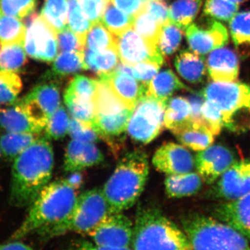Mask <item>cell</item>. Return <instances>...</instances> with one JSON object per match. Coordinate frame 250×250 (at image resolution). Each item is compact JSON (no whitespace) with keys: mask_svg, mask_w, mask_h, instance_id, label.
I'll return each instance as SVG.
<instances>
[{"mask_svg":"<svg viewBox=\"0 0 250 250\" xmlns=\"http://www.w3.org/2000/svg\"><path fill=\"white\" fill-rule=\"evenodd\" d=\"M78 196L77 190L65 179L47 184L29 206L27 216L9 241H18L31 235H36L42 240L61 236Z\"/></svg>","mask_w":250,"mask_h":250,"instance_id":"1","label":"cell"},{"mask_svg":"<svg viewBox=\"0 0 250 250\" xmlns=\"http://www.w3.org/2000/svg\"><path fill=\"white\" fill-rule=\"evenodd\" d=\"M54 151L47 138L40 137L14 159L9 202L18 208L29 207L49 184L54 167Z\"/></svg>","mask_w":250,"mask_h":250,"instance_id":"2","label":"cell"},{"mask_svg":"<svg viewBox=\"0 0 250 250\" xmlns=\"http://www.w3.org/2000/svg\"><path fill=\"white\" fill-rule=\"evenodd\" d=\"M149 169L147 156L142 151L122 158L103 190L113 212L124 211L136 203L144 190Z\"/></svg>","mask_w":250,"mask_h":250,"instance_id":"3","label":"cell"},{"mask_svg":"<svg viewBox=\"0 0 250 250\" xmlns=\"http://www.w3.org/2000/svg\"><path fill=\"white\" fill-rule=\"evenodd\" d=\"M132 250H189L183 230L154 207L139 208L134 224Z\"/></svg>","mask_w":250,"mask_h":250,"instance_id":"4","label":"cell"},{"mask_svg":"<svg viewBox=\"0 0 250 250\" xmlns=\"http://www.w3.org/2000/svg\"><path fill=\"white\" fill-rule=\"evenodd\" d=\"M182 225L192 250H250L243 233L218 219L190 213Z\"/></svg>","mask_w":250,"mask_h":250,"instance_id":"5","label":"cell"},{"mask_svg":"<svg viewBox=\"0 0 250 250\" xmlns=\"http://www.w3.org/2000/svg\"><path fill=\"white\" fill-rule=\"evenodd\" d=\"M201 95L215 105L223 118L224 127L236 134L250 130V86L238 82H212Z\"/></svg>","mask_w":250,"mask_h":250,"instance_id":"6","label":"cell"},{"mask_svg":"<svg viewBox=\"0 0 250 250\" xmlns=\"http://www.w3.org/2000/svg\"><path fill=\"white\" fill-rule=\"evenodd\" d=\"M93 102L94 126L102 138L119 136L126 131L133 110L117 96L106 82L97 80Z\"/></svg>","mask_w":250,"mask_h":250,"instance_id":"7","label":"cell"},{"mask_svg":"<svg viewBox=\"0 0 250 250\" xmlns=\"http://www.w3.org/2000/svg\"><path fill=\"white\" fill-rule=\"evenodd\" d=\"M112 210L103 190L94 188L79 195L71 216L62 227L61 236L68 232L87 235L93 231Z\"/></svg>","mask_w":250,"mask_h":250,"instance_id":"8","label":"cell"},{"mask_svg":"<svg viewBox=\"0 0 250 250\" xmlns=\"http://www.w3.org/2000/svg\"><path fill=\"white\" fill-rule=\"evenodd\" d=\"M167 101L147 94L141 97L133 110L126 128L131 139L147 144L160 134L165 127L164 116Z\"/></svg>","mask_w":250,"mask_h":250,"instance_id":"9","label":"cell"},{"mask_svg":"<svg viewBox=\"0 0 250 250\" xmlns=\"http://www.w3.org/2000/svg\"><path fill=\"white\" fill-rule=\"evenodd\" d=\"M24 48L29 57L41 62H52L57 57V32L41 15L34 14L29 21Z\"/></svg>","mask_w":250,"mask_h":250,"instance_id":"10","label":"cell"},{"mask_svg":"<svg viewBox=\"0 0 250 250\" xmlns=\"http://www.w3.org/2000/svg\"><path fill=\"white\" fill-rule=\"evenodd\" d=\"M134 224L123 212L111 213L88 235L96 246L111 248H131Z\"/></svg>","mask_w":250,"mask_h":250,"instance_id":"11","label":"cell"},{"mask_svg":"<svg viewBox=\"0 0 250 250\" xmlns=\"http://www.w3.org/2000/svg\"><path fill=\"white\" fill-rule=\"evenodd\" d=\"M116 36V47L123 63L134 65L141 62L164 63V55L157 46L148 42L131 27Z\"/></svg>","mask_w":250,"mask_h":250,"instance_id":"12","label":"cell"},{"mask_svg":"<svg viewBox=\"0 0 250 250\" xmlns=\"http://www.w3.org/2000/svg\"><path fill=\"white\" fill-rule=\"evenodd\" d=\"M212 196L232 202L250 192V160L236 161L215 182Z\"/></svg>","mask_w":250,"mask_h":250,"instance_id":"13","label":"cell"},{"mask_svg":"<svg viewBox=\"0 0 250 250\" xmlns=\"http://www.w3.org/2000/svg\"><path fill=\"white\" fill-rule=\"evenodd\" d=\"M195 160L197 172L208 185L214 184L237 161L231 149L219 144L198 152Z\"/></svg>","mask_w":250,"mask_h":250,"instance_id":"14","label":"cell"},{"mask_svg":"<svg viewBox=\"0 0 250 250\" xmlns=\"http://www.w3.org/2000/svg\"><path fill=\"white\" fill-rule=\"evenodd\" d=\"M16 103L25 106L45 129L49 118L61 106L60 92L57 85L42 83Z\"/></svg>","mask_w":250,"mask_h":250,"instance_id":"15","label":"cell"},{"mask_svg":"<svg viewBox=\"0 0 250 250\" xmlns=\"http://www.w3.org/2000/svg\"><path fill=\"white\" fill-rule=\"evenodd\" d=\"M152 164L156 170L169 175L192 172L195 160L185 146L170 142L157 149L153 156Z\"/></svg>","mask_w":250,"mask_h":250,"instance_id":"16","label":"cell"},{"mask_svg":"<svg viewBox=\"0 0 250 250\" xmlns=\"http://www.w3.org/2000/svg\"><path fill=\"white\" fill-rule=\"evenodd\" d=\"M186 36L192 52L201 56L223 47L229 42L228 29L217 21L210 22L207 28L191 24L186 29Z\"/></svg>","mask_w":250,"mask_h":250,"instance_id":"17","label":"cell"},{"mask_svg":"<svg viewBox=\"0 0 250 250\" xmlns=\"http://www.w3.org/2000/svg\"><path fill=\"white\" fill-rule=\"evenodd\" d=\"M215 218L228 224L250 238V192L232 202H225L215 207Z\"/></svg>","mask_w":250,"mask_h":250,"instance_id":"18","label":"cell"},{"mask_svg":"<svg viewBox=\"0 0 250 250\" xmlns=\"http://www.w3.org/2000/svg\"><path fill=\"white\" fill-rule=\"evenodd\" d=\"M104 155L96 145L72 139L67 145L64 158V170L71 172L99 165Z\"/></svg>","mask_w":250,"mask_h":250,"instance_id":"19","label":"cell"},{"mask_svg":"<svg viewBox=\"0 0 250 250\" xmlns=\"http://www.w3.org/2000/svg\"><path fill=\"white\" fill-rule=\"evenodd\" d=\"M98 80L106 82L117 96L132 110L141 97L147 92V85L129 75L116 70L100 75Z\"/></svg>","mask_w":250,"mask_h":250,"instance_id":"20","label":"cell"},{"mask_svg":"<svg viewBox=\"0 0 250 250\" xmlns=\"http://www.w3.org/2000/svg\"><path fill=\"white\" fill-rule=\"evenodd\" d=\"M207 72L215 82H236L239 74V61L231 49L220 47L210 52L207 62Z\"/></svg>","mask_w":250,"mask_h":250,"instance_id":"21","label":"cell"},{"mask_svg":"<svg viewBox=\"0 0 250 250\" xmlns=\"http://www.w3.org/2000/svg\"><path fill=\"white\" fill-rule=\"evenodd\" d=\"M0 126L6 132L41 134L44 131L29 110L18 103L0 111Z\"/></svg>","mask_w":250,"mask_h":250,"instance_id":"22","label":"cell"},{"mask_svg":"<svg viewBox=\"0 0 250 250\" xmlns=\"http://www.w3.org/2000/svg\"><path fill=\"white\" fill-rule=\"evenodd\" d=\"M172 133L184 146L197 152L207 149L214 142L215 136L209 130L192 121Z\"/></svg>","mask_w":250,"mask_h":250,"instance_id":"23","label":"cell"},{"mask_svg":"<svg viewBox=\"0 0 250 250\" xmlns=\"http://www.w3.org/2000/svg\"><path fill=\"white\" fill-rule=\"evenodd\" d=\"M203 180L198 172L169 174L165 179L166 191L171 198L195 195L201 190Z\"/></svg>","mask_w":250,"mask_h":250,"instance_id":"24","label":"cell"},{"mask_svg":"<svg viewBox=\"0 0 250 250\" xmlns=\"http://www.w3.org/2000/svg\"><path fill=\"white\" fill-rule=\"evenodd\" d=\"M174 66L184 80L192 83L202 82L207 72L204 57L188 50L182 51L176 57Z\"/></svg>","mask_w":250,"mask_h":250,"instance_id":"25","label":"cell"},{"mask_svg":"<svg viewBox=\"0 0 250 250\" xmlns=\"http://www.w3.org/2000/svg\"><path fill=\"white\" fill-rule=\"evenodd\" d=\"M172 70H165L158 72L147 85L146 94L159 100L167 101L171 95L180 90H188Z\"/></svg>","mask_w":250,"mask_h":250,"instance_id":"26","label":"cell"},{"mask_svg":"<svg viewBox=\"0 0 250 250\" xmlns=\"http://www.w3.org/2000/svg\"><path fill=\"white\" fill-rule=\"evenodd\" d=\"M192 122L191 106L188 98H170L166 103L164 126L171 131Z\"/></svg>","mask_w":250,"mask_h":250,"instance_id":"27","label":"cell"},{"mask_svg":"<svg viewBox=\"0 0 250 250\" xmlns=\"http://www.w3.org/2000/svg\"><path fill=\"white\" fill-rule=\"evenodd\" d=\"M119 55L117 48H111L93 52L85 48L83 51V62L85 70H91L99 76L110 73L118 65Z\"/></svg>","mask_w":250,"mask_h":250,"instance_id":"28","label":"cell"},{"mask_svg":"<svg viewBox=\"0 0 250 250\" xmlns=\"http://www.w3.org/2000/svg\"><path fill=\"white\" fill-rule=\"evenodd\" d=\"M39 135L34 133L6 132L0 139L1 153L7 159H15L39 139L41 137Z\"/></svg>","mask_w":250,"mask_h":250,"instance_id":"29","label":"cell"},{"mask_svg":"<svg viewBox=\"0 0 250 250\" xmlns=\"http://www.w3.org/2000/svg\"><path fill=\"white\" fill-rule=\"evenodd\" d=\"M202 0H177L170 7V22L184 31L196 18Z\"/></svg>","mask_w":250,"mask_h":250,"instance_id":"30","label":"cell"},{"mask_svg":"<svg viewBox=\"0 0 250 250\" xmlns=\"http://www.w3.org/2000/svg\"><path fill=\"white\" fill-rule=\"evenodd\" d=\"M26 32L27 27L21 19L0 12V45H24Z\"/></svg>","mask_w":250,"mask_h":250,"instance_id":"31","label":"cell"},{"mask_svg":"<svg viewBox=\"0 0 250 250\" xmlns=\"http://www.w3.org/2000/svg\"><path fill=\"white\" fill-rule=\"evenodd\" d=\"M68 9L67 0H45L41 15L58 33L68 27Z\"/></svg>","mask_w":250,"mask_h":250,"instance_id":"32","label":"cell"},{"mask_svg":"<svg viewBox=\"0 0 250 250\" xmlns=\"http://www.w3.org/2000/svg\"><path fill=\"white\" fill-rule=\"evenodd\" d=\"M85 70L83 52H61L54 59L51 75L66 76Z\"/></svg>","mask_w":250,"mask_h":250,"instance_id":"33","label":"cell"},{"mask_svg":"<svg viewBox=\"0 0 250 250\" xmlns=\"http://www.w3.org/2000/svg\"><path fill=\"white\" fill-rule=\"evenodd\" d=\"M85 48L100 52L117 48L116 36L108 30L101 22L92 24L85 39Z\"/></svg>","mask_w":250,"mask_h":250,"instance_id":"34","label":"cell"},{"mask_svg":"<svg viewBox=\"0 0 250 250\" xmlns=\"http://www.w3.org/2000/svg\"><path fill=\"white\" fill-rule=\"evenodd\" d=\"M100 22L113 35L119 36L132 27L134 18L118 9L110 1Z\"/></svg>","mask_w":250,"mask_h":250,"instance_id":"35","label":"cell"},{"mask_svg":"<svg viewBox=\"0 0 250 250\" xmlns=\"http://www.w3.org/2000/svg\"><path fill=\"white\" fill-rule=\"evenodd\" d=\"M132 27L148 42L159 47V36L162 26L156 22L145 9L134 18Z\"/></svg>","mask_w":250,"mask_h":250,"instance_id":"36","label":"cell"},{"mask_svg":"<svg viewBox=\"0 0 250 250\" xmlns=\"http://www.w3.org/2000/svg\"><path fill=\"white\" fill-rule=\"evenodd\" d=\"M22 89V80L17 72L0 70V104H14Z\"/></svg>","mask_w":250,"mask_h":250,"instance_id":"37","label":"cell"},{"mask_svg":"<svg viewBox=\"0 0 250 250\" xmlns=\"http://www.w3.org/2000/svg\"><path fill=\"white\" fill-rule=\"evenodd\" d=\"M27 52L23 44L1 46L0 70L17 72L25 64Z\"/></svg>","mask_w":250,"mask_h":250,"instance_id":"38","label":"cell"},{"mask_svg":"<svg viewBox=\"0 0 250 250\" xmlns=\"http://www.w3.org/2000/svg\"><path fill=\"white\" fill-rule=\"evenodd\" d=\"M64 101L71 118L94 126L95 106L93 100H83L64 95Z\"/></svg>","mask_w":250,"mask_h":250,"instance_id":"39","label":"cell"},{"mask_svg":"<svg viewBox=\"0 0 250 250\" xmlns=\"http://www.w3.org/2000/svg\"><path fill=\"white\" fill-rule=\"evenodd\" d=\"M68 1V19L67 25L68 27L82 41V43L85 46V39L87 34L91 27L92 24L90 22L79 4L78 0H67Z\"/></svg>","mask_w":250,"mask_h":250,"instance_id":"40","label":"cell"},{"mask_svg":"<svg viewBox=\"0 0 250 250\" xmlns=\"http://www.w3.org/2000/svg\"><path fill=\"white\" fill-rule=\"evenodd\" d=\"M70 116L68 111L61 105L47 121L44 129L45 137L49 140L63 139L68 134L71 119Z\"/></svg>","mask_w":250,"mask_h":250,"instance_id":"41","label":"cell"},{"mask_svg":"<svg viewBox=\"0 0 250 250\" xmlns=\"http://www.w3.org/2000/svg\"><path fill=\"white\" fill-rule=\"evenodd\" d=\"M183 32L182 29L170 21L162 26L158 46L164 57H169L178 49Z\"/></svg>","mask_w":250,"mask_h":250,"instance_id":"42","label":"cell"},{"mask_svg":"<svg viewBox=\"0 0 250 250\" xmlns=\"http://www.w3.org/2000/svg\"><path fill=\"white\" fill-rule=\"evenodd\" d=\"M229 22L235 45L250 46V11L237 13Z\"/></svg>","mask_w":250,"mask_h":250,"instance_id":"43","label":"cell"},{"mask_svg":"<svg viewBox=\"0 0 250 250\" xmlns=\"http://www.w3.org/2000/svg\"><path fill=\"white\" fill-rule=\"evenodd\" d=\"M160 67L159 64L150 62H141L134 65H128L121 62L118 63L115 70L129 75L141 83L147 85L157 75Z\"/></svg>","mask_w":250,"mask_h":250,"instance_id":"44","label":"cell"},{"mask_svg":"<svg viewBox=\"0 0 250 250\" xmlns=\"http://www.w3.org/2000/svg\"><path fill=\"white\" fill-rule=\"evenodd\" d=\"M238 4L229 0H206L204 14L222 21H229L238 13Z\"/></svg>","mask_w":250,"mask_h":250,"instance_id":"45","label":"cell"},{"mask_svg":"<svg viewBox=\"0 0 250 250\" xmlns=\"http://www.w3.org/2000/svg\"><path fill=\"white\" fill-rule=\"evenodd\" d=\"M97 80L83 75H76L70 82L65 95L86 100H93L96 90Z\"/></svg>","mask_w":250,"mask_h":250,"instance_id":"46","label":"cell"},{"mask_svg":"<svg viewBox=\"0 0 250 250\" xmlns=\"http://www.w3.org/2000/svg\"><path fill=\"white\" fill-rule=\"evenodd\" d=\"M36 0H0V12L22 19L33 14Z\"/></svg>","mask_w":250,"mask_h":250,"instance_id":"47","label":"cell"},{"mask_svg":"<svg viewBox=\"0 0 250 250\" xmlns=\"http://www.w3.org/2000/svg\"><path fill=\"white\" fill-rule=\"evenodd\" d=\"M68 134L72 139L85 143L98 142L102 136L91 125L86 124L71 118Z\"/></svg>","mask_w":250,"mask_h":250,"instance_id":"48","label":"cell"},{"mask_svg":"<svg viewBox=\"0 0 250 250\" xmlns=\"http://www.w3.org/2000/svg\"><path fill=\"white\" fill-rule=\"evenodd\" d=\"M202 116L204 125L214 136H218L223 129L221 113L215 104L205 100L202 106Z\"/></svg>","mask_w":250,"mask_h":250,"instance_id":"49","label":"cell"},{"mask_svg":"<svg viewBox=\"0 0 250 250\" xmlns=\"http://www.w3.org/2000/svg\"><path fill=\"white\" fill-rule=\"evenodd\" d=\"M59 50L64 52H83L85 46L82 43L78 36L68 27L57 33Z\"/></svg>","mask_w":250,"mask_h":250,"instance_id":"50","label":"cell"},{"mask_svg":"<svg viewBox=\"0 0 250 250\" xmlns=\"http://www.w3.org/2000/svg\"><path fill=\"white\" fill-rule=\"evenodd\" d=\"M81 9L92 24L101 21L110 0H78Z\"/></svg>","mask_w":250,"mask_h":250,"instance_id":"51","label":"cell"},{"mask_svg":"<svg viewBox=\"0 0 250 250\" xmlns=\"http://www.w3.org/2000/svg\"><path fill=\"white\" fill-rule=\"evenodd\" d=\"M145 10L161 26L170 21V8L161 0H147Z\"/></svg>","mask_w":250,"mask_h":250,"instance_id":"52","label":"cell"},{"mask_svg":"<svg viewBox=\"0 0 250 250\" xmlns=\"http://www.w3.org/2000/svg\"><path fill=\"white\" fill-rule=\"evenodd\" d=\"M118 9L134 18L145 9L147 0H110Z\"/></svg>","mask_w":250,"mask_h":250,"instance_id":"53","label":"cell"},{"mask_svg":"<svg viewBox=\"0 0 250 250\" xmlns=\"http://www.w3.org/2000/svg\"><path fill=\"white\" fill-rule=\"evenodd\" d=\"M188 100L191 106L192 121L197 124L205 126L202 116V106L204 101H205V99L202 97L201 93L192 94L189 98H188Z\"/></svg>","mask_w":250,"mask_h":250,"instance_id":"54","label":"cell"},{"mask_svg":"<svg viewBox=\"0 0 250 250\" xmlns=\"http://www.w3.org/2000/svg\"><path fill=\"white\" fill-rule=\"evenodd\" d=\"M70 250H132L131 248H111L96 246L91 241H80L72 245Z\"/></svg>","mask_w":250,"mask_h":250,"instance_id":"55","label":"cell"},{"mask_svg":"<svg viewBox=\"0 0 250 250\" xmlns=\"http://www.w3.org/2000/svg\"><path fill=\"white\" fill-rule=\"evenodd\" d=\"M83 174L81 171L70 172V175L65 179L67 183L77 190L82 188L83 184Z\"/></svg>","mask_w":250,"mask_h":250,"instance_id":"56","label":"cell"},{"mask_svg":"<svg viewBox=\"0 0 250 250\" xmlns=\"http://www.w3.org/2000/svg\"><path fill=\"white\" fill-rule=\"evenodd\" d=\"M0 250H34L31 247L18 241H10L9 243L0 244Z\"/></svg>","mask_w":250,"mask_h":250,"instance_id":"57","label":"cell"},{"mask_svg":"<svg viewBox=\"0 0 250 250\" xmlns=\"http://www.w3.org/2000/svg\"><path fill=\"white\" fill-rule=\"evenodd\" d=\"M231 2L235 3V4H239L241 3L244 2V1H247V0H229Z\"/></svg>","mask_w":250,"mask_h":250,"instance_id":"58","label":"cell"},{"mask_svg":"<svg viewBox=\"0 0 250 250\" xmlns=\"http://www.w3.org/2000/svg\"><path fill=\"white\" fill-rule=\"evenodd\" d=\"M1 147H0V154H1Z\"/></svg>","mask_w":250,"mask_h":250,"instance_id":"59","label":"cell"},{"mask_svg":"<svg viewBox=\"0 0 250 250\" xmlns=\"http://www.w3.org/2000/svg\"><path fill=\"white\" fill-rule=\"evenodd\" d=\"M1 45H0V49H1Z\"/></svg>","mask_w":250,"mask_h":250,"instance_id":"60","label":"cell"},{"mask_svg":"<svg viewBox=\"0 0 250 250\" xmlns=\"http://www.w3.org/2000/svg\"><path fill=\"white\" fill-rule=\"evenodd\" d=\"M189 250H192V249Z\"/></svg>","mask_w":250,"mask_h":250,"instance_id":"61","label":"cell"}]
</instances>
